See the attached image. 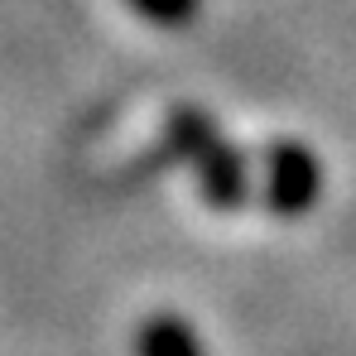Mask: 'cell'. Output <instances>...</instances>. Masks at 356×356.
I'll return each instance as SVG.
<instances>
[{
    "label": "cell",
    "mask_w": 356,
    "mask_h": 356,
    "mask_svg": "<svg viewBox=\"0 0 356 356\" xmlns=\"http://www.w3.org/2000/svg\"><path fill=\"white\" fill-rule=\"evenodd\" d=\"M164 159H178V164H193L197 169V188L212 207L222 212H236L250 193V178H245V164L241 154L217 135V125L202 116L197 106H178L169 125H164Z\"/></svg>",
    "instance_id": "6da1fadb"
},
{
    "label": "cell",
    "mask_w": 356,
    "mask_h": 356,
    "mask_svg": "<svg viewBox=\"0 0 356 356\" xmlns=\"http://www.w3.org/2000/svg\"><path fill=\"white\" fill-rule=\"evenodd\" d=\"M323 193V169L313 159L308 145L280 140L265 149V202L275 207V217H303Z\"/></svg>",
    "instance_id": "7a4b0ae2"
},
{
    "label": "cell",
    "mask_w": 356,
    "mask_h": 356,
    "mask_svg": "<svg viewBox=\"0 0 356 356\" xmlns=\"http://www.w3.org/2000/svg\"><path fill=\"white\" fill-rule=\"evenodd\" d=\"M135 352L140 356H202V342H197V332L188 327V318H178V313H154V318L140 323Z\"/></svg>",
    "instance_id": "3957f363"
},
{
    "label": "cell",
    "mask_w": 356,
    "mask_h": 356,
    "mask_svg": "<svg viewBox=\"0 0 356 356\" xmlns=\"http://www.w3.org/2000/svg\"><path fill=\"white\" fill-rule=\"evenodd\" d=\"M125 5L135 15H145L149 24H159V29H188L202 10V0H125Z\"/></svg>",
    "instance_id": "277c9868"
}]
</instances>
